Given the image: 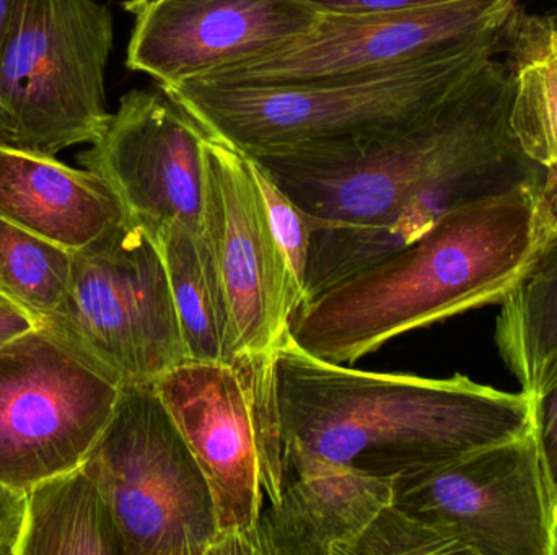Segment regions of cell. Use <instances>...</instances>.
Returning <instances> with one entry per match:
<instances>
[{"label":"cell","mask_w":557,"mask_h":555,"mask_svg":"<svg viewBox=\"0 0 557 555\" xmlns=\"http://www.w3.org/2000/svg\"><path fill=\"white\" fill-rule=\"evenodd\" d=\"M535 214L546 243L557 238V166L539 173L533 185Z\"/></svg>","instance_id":"4316f807"},{"label":"cell","mask_w":557,"mask_h":555,"mask_svg":"<svg viewBox=\"0 0 557 555\" xmlns=\"http://www.w3.org/2000/svg\"><path fill=\"white\" fill-rule=\"evenodd\" d=\"M153 387L211 489L219 524L211 555H257L267 494L248 371L240 364L186 361Z\"/></svg>","instance_id":"8fae6325"},{"label":"cell","mask_w":557,"mask_h":555,"mask_svg":"<svg viewBox=\"0 0 557 555\" xmlns=\"http://www.w3.org/2000/svg\"><path fill=\"white\" fill-rule=\"evenodd\" d=\"M496 344L504 364L535 396L557 365V238L503 300Z\"/></svg>","instance_id":"d6986e66"},{"label":"cell","mask_w":557,"mask_h":555,"mask_svg":"<svg viewBox=\"0 0 557 555\" xmlns=\"http://www.w3.org/2000/svg\"><path fill=\"white\" fill-rule=\"evenodd\" d=\"M533 429L553 499L557 495V365L533 396Z\"/></svg>","instance_id":"cb8c5ba5"},{"label":"cell","mask_w":557,"mask_h":555,"mask_svg":"<svg viewBox=\"0 0 557 555\" xmlns=\"http://www.w3.org/2000/svg\"><path fill=\"white\" fill-rule=\"evenodd\" d=\"M247 162L263 199L271 231L284 257L292 290L300 308L307 300L305 277H307L311 235L317 228V222L285 194L284 189L260 162L250 156H247Z\"/></svg>","instance_id":"7402d4cb"},{"label":"cell","mask_w":557,"mask_h":555,"mask_svg":"<svg viewBox=\"0 0 557 555\" xmlns=\"http://www.w3.org/2000/svg\"><path fill=\"white\" fill-rule=\"evenodd\" d=\"M72 251L0 218V292L39 323L67 289Z\"/></svg>","instance_id":"44dd1931"},{"label":"cell","mask_w":557,"mask_h":555,"mask_svg":"<svg viewBox=\"0 0 557 555\" xmlns=\"http://www.w3.org/2000/svg\"><path fill=\"white\" fill-rule=\"evenodd\" d=\"M201 235L234 339V362L274 357L298 302L247 156L208 139Z\"/></svg>","instance_id":"7c38bea8"},{"label":"cell","mask_w":557,"mask_h":555,"mask_svg":"<svg viewBox=\"0 0 557 555\" xmlns=\"http://www.w3.org/2000/svg\"><path fill=\"white\" fill-rule=\"evenodd\" d=\"M113 15L97 0H15L0 46V143L58 155L110 119Z\"/></svg>","instance_id":"5b68a950"},{"label":"cell","mask_w":557,"mask_h":555,"mask_svg":"<svg viewBox=\"0 0 557 555\" xmlns=\"http://www.w3.org/2000/svg\"><path fill=\"white\" fill-rule=\"evenodd\" d=\"M535 23L543 38L557 51V9L548 15L535 16Z\"/></svg>","instance_id":"f1b7e54d"},{"label":"cell","mask_w":557,"mask_h":555,"mask_svg":"<svg viewBox=\"0 0 557 555\" xmlns=\"http://www.w3.org/2000/svg\"><path fill=\"white\" fill-rule=\"evenodd\" d=\"M320 12L385 13L422 9L455 0H308Z\"/></svg>","instance_id":"484cf974"},{"label":"cell","mask_w":557,"mask_h":555,"mask_svg":"<svg viewBox=\"0 0 557 555\" xmlns=\"http://www.w3.org/2000/svg\"><path fill=\"white\" fill-rule=\"evenodd\" d=\"M208 139L162 88L131 90L78 162L100 175L127 217L152 234L166 225L201 231Z\"/></svg>","instance_id":"4fadbf2b"},{"label":"cell","mask_w":557,"mask_h":555,"mask_svg":"<svg viewBox=\"0 0 557 555\" xmlns=\"http://www.w3.org/2000/svg\"><path fill=\"white\" fill-rule=\"evenodd\" d=\"M392 502L393 479L347 466L294 476L261 512L257 555H346Z\"/></svg>","instance_id":"9a60e30c"},{"label":"cell","mask_w":557,"mask_h":555,"mask_svg":"<svg viewBox=\"0 0 557 555\" xmlns=\"http://www.w3.org/2000/svg\"><path fill=\"white\" fill-rule=\"evenodd\" d=\"M41 326L120 387L156 384L188 361L159 241L129 217L72 251L67 289Z\"/></svg>","instance_id":"8992f818"},{"label":"cell","mask_w":557,"mask_h":555,"mask_svg":"<svg viewBox=\"0 0 557 555\" xmlns=\"http://www.w3.org/2000/svg\"><path fill=\"white\" fill-rule=\"evenodd\" d=\"M143 2H147V0H126V2H124V3H143Z\"/></svg>","instance_id":"1f68e13d"},{"label":"cell","mask_w":557,"mask_h":555,"mask_svg":"<svg viewBox=\"0 0 557 555\" xmlns=\"http://www.w3.org/2000/svg\"><path fill=\"white\" fill-rule=\"evenodd\" d=\"M536 176L451 209L414 243L308 300L288 325L295 344L352 367L398 336L503 302L546 244Z\"/></svg>","instance_id":"7a4b0ae2"},{"label":"cell","mask_w":557,"mask_h":555,"mask_svg":"<svg viewBox=\"0 0 557 555\" xmlns=\"http://www.w3.org/2000/svg\"><path fill=\"white\" fill-rule=\"evenodd\" d=\"M513 20L444 54L363 77L290 85L183 81L159 88L209 139L242 155L349 149L409 129L450 103L507 52Z\"/></svg>","instance_id":"277c9868"},{"label":"cell","mask_w":557,"mask_h":555,"mask_svg":"<svg viewBox=\"0 0 557 555\" xmlns=\"http://www.w3.org/2000/svg\"><path fill=\"white\" fill-rule=\"evenodd\" d=\"M16 555H126L113 510L84 465L26 491Z\"/></svg>","instance_id":"e0dca14e"},{"label":"cell","mask_w":557,"mask_h":555,"mask_svg":"<svg viewBox=\"0 0 557 555\" xmlns=\"http://www.w3.org/2000/svg\"><path fill=\"white\" fill-rule=\"evenodd\" d=\"M13 3H15V0H0V46H2L10 16H12Z\"/></svg>","instance_id":"f546056e"},{"label":"cell","mask_w":557,"mask_h":555,"mask_svg":"<svg viewBox=\"0 0 557 555\" xmlns=\"http://www.w3.org/2000/svg\"><path fill=\"white\" fill-rule=\"evenodd\" d=\"M127 217L111 186L90 169L0 143V218L81 250Z\"/></svg>","instance_id":"2e32d148"},{"label":"cell","mask_w":557,"mask_h":555,"mask_svg":"<svg viewBox=\"0 0 557 555\" xmlns=\"http://www.w3.org/2000/svg\"><path fill=\"white\" fill-rule=\"evenodd\" d=\"M513 72L494 59L428 119L401 133L327 152L250 156L317 227H369L405 205L432 225L458 205L536 175L510 129ZM247 156V155H245Z\"/></svg>","instance_id":"3957f363"},{"label":"cell","mask_w":557,"mask_h":555,"mask_svg":"<svg viewBox=\"0 0 557 555\" xmlns=\"http://www.w3.org/2000/svg\"><path fill=\"white\" fill-rule=\"evenodd\" d=\"M121 387L45 326L0 348V484L28 491L81 466Z\"/></svg>","instance_id":"ba28073f"},{"label":"cell","mask_w":557,"mask_h":555,"mask_svg":"<svg viewBox=\"0 0 557 555\" xmlns=\"http://www.w3.org/2000/svg\"><path fill=\"white\" fill-rule=\"evenodd\" d=\"M549 537H552V555H557V495L553 499L552 520H549Z\"/></svg>","instance_id":"4dcf8cb0"},{"label":"cell","mask_w":557,"mask_h":555,"mask_svg":"<svg viewBox=\"0 0 557 555\" xmlns=\"http://www.w3.org/2000/svg\"><path fill=\"white\" fill-rule=\"evenodd\" d=\"M513 72L510 129L523 155L543 169L557 166V51L535 16L513 20L507 49Z\"/></svg>","instance_id":"ffe728a7"},{"label":"cell","mask_w":557,"mask_h":555,"mask_svg":"<svg viewBox=\"0 0 557 555\" xmlns=\"http://www.w3.org/2000/svg\"><path fill=\"white\" fill-rule=\"evenodd\" d=\"M153 235L165 261L188 361L232 364L231 318L201 231L166 225Z\"/></svg>","instance_id":"ac0fdd59"},{"label":"cell","mask_w":557,"mask_h":555,"mask_svg":"<svg viewBox=\"0 0 557 555\" xmlns=\"http://www.w3.org/2000/svg\"><path fill=\"white\" fill-rule=\"evenodd\" d=\"M392 504L450 534L468 555H552L553 494L535 429L399 475Z\"/></svg>","instance_id":"30bf717a"},{"label":"cell","mask_w":557,"mask_h":555,"mask_svg":"<svg viewBox=\"0 0 557 555\" xmlns=\"http://www.w3.org/2000/svg\"><path fill=\"white\" fill-rule=\"evenodd\" d=\"M520 5L522 0H455L405 12H320L301 35L189 81L290 85L380 74L503 28Z\"/></svg>","instance_id":"9c48e42d"},{"label":"cell","mask_w":557,"mask_h":555,"mask_svg":"<svg viewBox=\"0 0 557 555\" xmlns=\"http://www.w3.org/2000/svg\"><path fill=\"white\" fill-rule=\"evenodd\" d=\"M274 394L284 482L324 466L395 479L533 430L525 391L465 375L437 380L330 364L301 351L290 332L277 351Z\"/></svg>","instance_id":"6da1fadb"},{"label":"cell","mask_w":557,"mask_h":555,"mask_svg":"<svg viewBox=\"0 0 557 555\" xmlns=\"http://www.w3.org/2000/svg\"><path fill=\"white\" fill-rule=\"evenodd\" d=\"M82 465L113 510L126 555H211L219 540L211 489L153 384L121 387Z\"/></svg>","instance_id":"52a82bcc"},{"label":"cell","mask_w":557,"mask_h":555,"mask_svg":"<svg viewBox=\"0 0 557 555\" xmlns=\"http://www.w3.org/2000/svg\"><path fill=\"white\" fill-rule=\"evenodd\" d=\"M455 538L396 505L383 508L346 555H460Z\"/></svg>","instance_id":"603a6c76"},{"label":"cell","mask_w":557,"mask_h":555,"mask_svg":"<svg viewBox=\"0 0 557 555\" xmlns=\"http://www.w3.org/2000/svg\"><path fill=\"white\" fill-rule=\"evenodd\" d=\"M133 13L126 65L159 87L196 80L307 31L308 0H147Z\"/></svg>","instance_id":"5bb4252c"},{"label":"cell","mask_w":557,"mask_h":555,"mask_svg":"<svg viewBox=\"0 0 557 555\" xmlns=\"http://www.w3.org/2000/svg\"><path fill=\"white\" fill-rule=\"evenodd\" d=\"M26 492L0 484V555H16L25 524Z\"/></svg>","instance_id":"d4e9b609"},{"label":"cell","mask_w":557,"mask_h":555,"mask_svg":"<svg viewBox=\"0 0 557 555\" xmlns=\"http://www.w3.org/2000/svg\"><path fill=\"white\" fill-rule=\"evenodd\" d=\"M38 326H41V323L32 313L26 312L15 300L0 292V348Z\"/></svg>","instance_id":"83f0119b"}]
</instances>
